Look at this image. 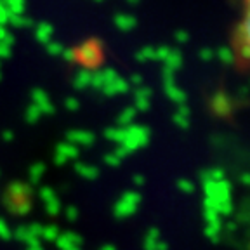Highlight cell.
Segmentation results:
<instances>
[{
  "label": "cell",
  "instance_id": "cell-1",
  "mask_svg": "<svg viewBox=\"0 0 250 250\" xmlns=\"http://www.w3.org/2000/svg\"><path fill=\"white\" fill-rule=\"evenodd\" d=\"M236 40L240 56L250 61V0H242V21Z\"/></svg>",
  "mask_w": 250,
  "mask_h": 250
}]
</instances>
